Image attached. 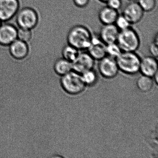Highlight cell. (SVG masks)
I'll return each mask as SVG.
<instances>
[{
	"mask_svg": "<svg viewBox=\"0 0 158 158\" xmlns=\"http://www.w3.org/2000/svg\"><path fill=\"white\" fill-rule=\"evenodd\" d=\"M92 33L86 27L82 25L74 26L69 30L66 36L67 44L79 51L87 50L92 40Z\"/></svg>",
	"mask_w": 158,
	"mask_h": 158,
	"instance_id": "cell-1",
	"label": "cell"
},
{
	"mask_svg": "<svg viewBox=\"0 0 158 158\" xmlns=\"http://www.w3.org/2000/svg\"><path fill=\"white\" fill-rule=\"evenodd\" d=\"M15 18L18 28L32 30L37 27L40 21L39 12L31 6L21 8Z\"/></svg>",
	"mask_w": 158,
	"mask_h": 158,
	"instance_id": "cell-2",
	"label": "cell"
},
{
	"mask_svg": "<svg viewBox=\"0 0 158 158\" xmlns=\"http://www.w3.org/2000/svg\"><path fill=\"white\" fill-rule=\"evenodd\" d=\"M119 70L128 75H134L139 72V56L132 52H122L116 59Z\"/></svg>",
	"mask_w": 158,
	"mask_h": 158,
	"instance_id": "cell-3",
	"label": "cell"
},
{
	"mask_svg": "<svg viewBox=\"0 0 158 158\" xmlns=\"http://www.w3.org/2000/svg\"><path fill=\"white\" fill-rule=\"evenodd\" d=\"M116 43L122 52H135L140 45L139 35L132 27L120 31Z\"/></svg>",
	"mask_w": 158,
	"mask_h": 158,
	"instance_id": "cell-4",
	"label": "cell"
},
{
	"mask_svg": "<svg viewBox=\"0 0 158 158\" xmlns=\"http://www.w3.org/2000/svg\"><path fill=\"white\" fill-rule=\"evenodd\" d=\"M61 85L64 90L72 95H77L82 93L86 85L81 74L72 71L62 76Z\"/></svg>",
	"mask_w": 158,
	"mask_h": 158,
	"instance_id": "cell-5",
	"label": "cell"
},
{
	"mask_svg": "<svg viewBox=\"0 0 158 158\" xmlns=\"http://www.w3.org/2000/svg\"><path fill=\"white\" fill-rule=\"evenodd\" d=\"M21 8V0H0V21L9 22Z\"/></svg>",
	"mask_w": 158,
	"mask_h": 158,
	"instance_id": "cell-6",
	"label": "cell"
},
{
	"mask_svg": "<svg viewBox=\"0 0 158 158\" xmlns=\"http://www.w3.org/2000/svg\"><path fill=\"white\" fill-rule=\"evenodd\" d=\"M18 27L9 22L2 23L0 26V46L9 47L17 39Z\"/></svg>",
	"mask_w": 158,
	"mask_h": 158,
	"instance_id": "cell-7",
	"label": "cell"
},
{
	"mask_svg": "<svg viewBox=\"0 0 158 158\" xmlns=\"http://www.w3.org/2000/svg\"><path fill=\"white\" fill-rule=\"evenodd\" d=\"M98 69L102 76L107 79L114 78L119 70L116 59L108 56L99 60Z\"/></svg>",
	"mask_w": 158,
	"mask_h": 158,
	"instance_id": "cell-8",
	"label": "cell"
},
{
	"mask_svg": "<svg viewBox=\"0 0 158 158\" xmlns=\"http://www.w3.org/2000/svg\"><path fill=\"white\" fill-rule=\"evenodd\" d=\"M95 60L88 52L82 51L72 62L73 70L81 74L88 70L93 69Z\"/></svg>",
	"mask_w": 158,
	"mask_h": 158,
	"instance_id": "cell-9",
	"label": "cell"
},
{
	"mask_svg": "<svg viewBox=\"0 0 158 158\" xmlns=\"http://www.w3.org/2000/svg\"><path fill=\"white\" fill-rule=\"evenodd\" d=\"M137 2L131 1L126 5L123 10V14L131 25L136 24L140 22L144 15Z\"/></svg>",
	"mask_w": 158,
	"mask_h": 158,
	"instance_id": "cell-10",
	"label": "cell"
},
{
	"mask_svg": "<svg viewBox=\"0 0 158 158\" xmlns=\"http://www.w3.org/2000/svg\"><path fill=\"white\" fill-rule=\"evenodd\" d=\"M11 56L17 60L27 58L30 52L29 43L18 39L14 41L9 47Z\"/></svg>",
	"mask_w": 158,
	"mask_h": 158,
	"instance_id": "cell-11",
	"label": "cell"
},
{
	"mask_svg": "<svg viewBox=\"0 0 158 158\" xmlns=\"http://www.w3.org/2000/svg\"><path fill=\"white\" fill-rule=\"evenodd\" d=\"M87 50L90 56L97 60H99L107 56L106 45L99 36L93 35L91 43Z\"/></svg>",
	"mask_w": 158,
	"mask_h": 158,
	"instance_id": "cell-12",
	"label": "cell"
},
{
	"mask_svg": "<svg viewBox=\"0 0 158 158\" xmlns=\"http://www.w3.org/2000/svg\"><path fill=\"white\" fill-rule=\"evenodd\" d=\"M119 32L120 31L114 24L102 25L98 36L101 40L107 45L116 43Z\"/></svg>",
	"mask_w": 158,
	"mask_h": 158,
	"instance_id": "cell-13",
	"label": "cell"
},
{
	"mask_svg": "<svg viewBox=\"0 0 158 158\" xmlns=\"http://www.w3.org/2000/svg\"><path fill=\"white\" fill-rule=\"evenodd\" d=\"M157 58L152 56H146L140 60L139 72L142 75L152 77L158 73Z\"/></svg>",
	"mask_w": 158,
	"mask_h": 158,
	"instance_id": "cell-14",
	"label": "cell"
},
{
	"mask_svg": "<svg viewBox=\"0 0 158 158\" xmlns=\"http://www.w3.org/2000/svg\"><path fill=\"white\" fill-rule=\"evenodd\" d=\"M119 15L118 11L115 10L106 5L99 10L98 17L100 22L102 25L114 24Z\"/></svg>",
	"mask_w": 158,
	"mask_h": 158,
	"instance_id": "cell-15",
	"label": "cell"
},
{
	"mask_svg": "<svg viewBox=\"0 0 158 158\" xmlns=\"http://www.w3.org/2000/svg\"><path fill=\"white\" fill-rule=\"evenodd\" d=\"M54 70L56 73L62 76L73 71L72 63L63 58L58 59L54 63Z\"/></svg>",
	"mask_w": 158,
	"mask_h": 158,
	"instance_id": "cell-16",
	"label": "cell"
},
{
	"mask_svg": "<svg viewBox=\"0 0 158 158\" xmlns=\"http://www.w3.org/2000/svg\"><path fill=\"white\" fill-rule=\"evenodd\" d=\"M154 81L152 77L142 75L137 80L136 85L138 89L142 92H149L153 88Z\"/></svg>",
	"mask_w": 158,
	"mask_h": 158,
	"instance_id": "cell-17",
	"label": "cell"
},
{
	"mask_svg": "<svg viewBox=\"0 0 158 158\" xmlns=\"http://www.w3.org/2000/svg\"><path fill=\"white\" fill-rule=\"evenodd\" d=\"M79 52L78 50L68 44L64 46L62 51L63 58L72 63L76 59Z\"/></svg>",
	"mask_w": 158,
	"mask_h": 158,
	"instance_id": "cell-18",
	"label": "cell"
},
{
	"mask_svg": "<svg viewBox=\"0 0 158 158\" xmlns=\"http://www.w3.org/2000/svg\"><path fill=\"white\" fill-rule=\"evenodd\" d=\"M82 78L86 85L92 86L95 85L98 80L97 73L92 69L88 70L81 74Z\"/></svg>",
	"mask_w": 158,
	"mask_h": 158,
	"instance_id": "cell-19",
	"label": "cell"
},
{
	"mask_svg": "<svg viewBox=\"0 0 158 158\" xmlns=\"http://www.w3.org/2000/svg\"><path fill=\"white\" fill-rule=\"evenodd\" d=\"M34 36L33 30L18 28L17 39L25 42L30 43Z\"/></svg>",
	"mask_w": 158,
	"mask_h": 158,
	"instance_id": "cell-20",
	"label": "cell"
},
{
	"mask_svg": "<svg viewBox=\"0 0 158 158\" xmlns=\"http://www.w3.org/2000/svg\"><path fill=\"white\" fill-rule=\"evenodd\" d=\"M122 52V50L116 42L106 45L107 56L116 59Z\"/></svg>",
	"mask_w": 158,
	"mask_h": 158,
	"instance_id": "cell-21",
	"label": "cell"
},
{
	"mask_svg": "<svg viewBox=\"0 0 158 158\" xmlns=\"http://www.w3.org/2000/svg\"><path fill=\"white\" fill-rule=\"evenodd\" d=\"M138 3L144 12H150L157 6V0H137Z\"/></svg>",
	"mask_w": 158,
	"mask_h": 158,
	"instance_id": "cell-22",
	"label": "cell"
},
{
	"mask_svg": "<svg viewBox=\"0 0 158 158\" xmlns=\"http://www.w3.org/2000/svg\"><path fill=\"white\" fill-rule=\"evenodd\" d=\"M114 24L120 31L127 29L132 26L129 21L123 14L118 15Z\"/></svg>",
	"mask_w": 158,
	"mask_h": 158,
	"instance_id": "cell-23",
	"label": "cell"
},
{
	"mask_svg": "<svg viewBox=\"0 0 158 158\" xmlns=\"http://www.w3.org/2000/svg\"><path fill=\"white\" fill-rule=\"evenodd\" d=\"M158 35L156 34L149 47V51L151 54V56L156 58H157L158 56Z\"/></svg>",
	"mask_w": 158,
	"mask_h": 158,
	"instance_id": "cell-24",
	"label": "cell"
},
{
	"mask_svg": "<svg viewBox=\"0 0 158 158\" xmlns=\"http://www.w3.org/2000/svg\"><path fill=\"white\" fill-rule=\"evenodd\" d=\"M106 4L110 8L119 11L123 6V2L122 0H108Z\"/></svg>",
	"mask_w": 158,
	"mask_h": 158,
	"instance_id": "cell-25",
	"label": "cell"
},
{
	"mask_svg": "<svg viewBox=\"0 0 158 158\" xmlns=\"http://www.w3.org/2000/svg\"><path fill=\"white\" fill-rule=\"evenodd\" d=\"M73 2L76 7L84 9L87 7L89 3V0H73Z\"/></svg>",
	"mask_w": 158,
	"mask_h": 158,
	"instance_id": "cell-26",
	"label": "cell"
},
{
	"mask_svg": "<svg viewBox=\"0 0 158 158\" xmlns=\"http://www.w3.org/2000/svg\"><path fill=\"white\" fill-rule=\"evenodd\" d=\"M154 77V82H155V83H156V85H157V84H158V73H156V74H155V75H154V76L153 77Z\"/></svg>",
	"mask_w": 158,
	"mask_h": 158,
	"instance_id": "cell-27",
	"label": "cell"
},
{
	"mask_svg": "<svg viewBox=\"0 0 158 158\" xmlns=\"http://www.w3.org/2000/svg\"><path fill=\"white\" fill-rule=\"evenodd\" d=\"M100 2H102V3H106L108 0H98Z\"/></svg>",
	"mask_w": 158,
	"mask_h": 158,
	"instance_id": "cell-28",
	"label": "cell"
},
{
	"mask_svg": "<svg viewBox=\"0 0 158 158\" xmlns=\"http://www.w3.org/2000/svg\"><path fill=\"white\" fill-rule=\"evenodd\" d=\"M129 1H137V0H129Z\"/></svg>",
	"mask_w": 158,
	"mask_h": 158,
	"instance_id": "cell-29",
	"label": "cell"
},
{
	"mask_svg": "<svg viewBox=\"0 0 158 158\" xmlns=\"http://www.w3.org/2000/svg\"><path fill=\"white\" fill-rule=\"evenodd\" d=\"M2 22H1V21H0V26H1V25L2 24Z\"/></svg>",
	"mask_w": 158,
	"mask_h": 158,
	"instance_id": "cell-30",
	"label": "cell"
}]
</instances>
